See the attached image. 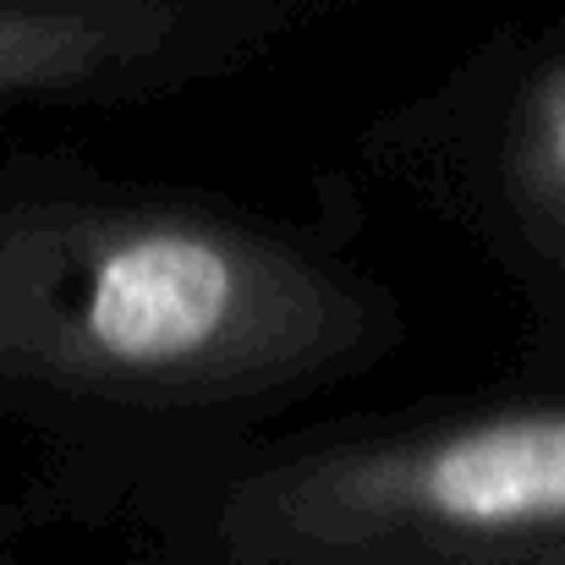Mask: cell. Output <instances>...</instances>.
Returning <instances> with one entry per match:
<instances>
[{
  "label": "cell",
  "mask_w": 565,
  "mask_h": 565,
  "mask_svg": "<svg viewBox=\"0 0 565 565\" xmlns=\"http://www.w3.org/2000/svg\"><path fill=\"white\" fill-rule=\"evenodd\" d=\"M358 171L461 231L533 308L539 363L565 369V50L494 44L384 105Z\"/></svg>",
  "instance_id": "7a4b0ae2"
},
{
  "label": "cell",
  "mask_w": 565,
  "mask_h": 565,
  "mask_svg": "<svg viewBox=\"0 0 565 565\" xmlns=\"http://www.w3.org/2000/svg\"><path fill=\"white\" fill-rule=\"evenodd\" d=\"M280 28V0H0V138L154 110L253 66Z\"/></svg>",
  "instance_id": "3957f363"
},
{
  "label": "cell",
  "mask_w": 565,
  "mask_h": 565,
  "mask_svg": "<svg viewBox=\"0 0 565 565\" xmlns=\"http://www.w3.org/2000/svg\"><path fill=\"white\" fill-rule=\"evenodd\" d=\"M319 188V214H280L0 138V428L39 445L11 539L116 527L412 347L352 182Z\"/></svg>",
  "instance_id": "6da1fadb"
},
{
  "label": "cell",
  "mask_w": 565,
  "mask_h": 565,
  "mask_svg": "<svg viewBox=\"0 0 565 565\" xmlns=\"http://www.w3.org/2000/svg\"><path fill=\"white\" fill-rule=\"evenodd\" d=\"M0 565H28L11 550V522H6V500H0Z\"/></svg>",
  "instance_id": "277c9868"
}]
</instances>
